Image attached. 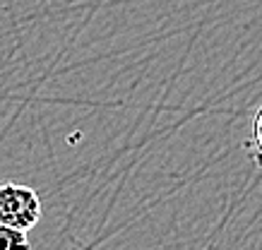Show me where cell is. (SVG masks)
<instances>
[{
	"label": "cell",
	"instance_id": "1",
	"mask_svg": "<svg viewBox=\"0 0 262 250\" xmlns=\"http://www.w3.org/2000/svg\"><path fill=\"white\" fill-rule=\"evenodd\" d=\"M41 219V197L29 186L3 183L0 186V224L29 231Z\"/></svg>",
	"mask_w": 262,
	"mask_h": 250
},
{
	"label": "cell",
	"instance_id": "2",
	"mask_svg": "<svg viewBox=\"0 0 262 250\" xmlns=\"http://www.w3.org/2000/svg\"><path fill=\"white\" fill-rule=\"evenodd\" d=\"M12 248H29L27 231L0 224V250H12Z\"/></svg>",
	"mask_w": 262,
	"mask_h": 250
},
{
	"label": "cell",
	"instance_id": "3",
	"mask_svg": "<svg viewBox=\"0 0 262 250\" xmlns=\"http://www.w3.org/2000/svg\"><path fill=\"white\" fill-rule=\"evenodd\" d=\"M253 149H255V159L262 166V106L257 108L253 118Z\"/></svg>",
	"mask_w": 262,
	"mask_h": 250
}]
</instances>
